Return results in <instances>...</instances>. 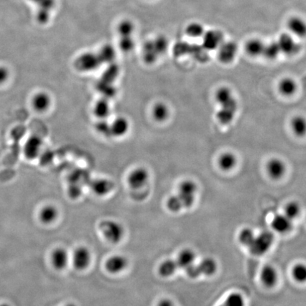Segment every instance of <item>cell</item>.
<instances>
[{
  "mask_svg": "<svg viewBox=\"0 0 306 306\" xmlns=\"http://www.w3.org/2000/svg\"><path fill=\"white\" fill-rule=\"evenodd\" d=\"M114 184L107 179H96L91 184V188L95 194L98 196H105L113 189Z\"/></svg>",
  "mask_w": 306,
  "mask_h": 306,
  "instance_id": "23",
  "label": "cell"
},
{
  "mask_svg": "<svg viewBox=\"0 0 306 306\" xmlns=\"http://www.w3.org/2000/svg\"><path fill=\"white\" fill-rule=\"evenodd\" d=\"M58 215H59V212L55 206H44L40 211L39 220L43 224L50 225L57 220Z\"/></svg>",
  "mask_w": 306,
  "mask_h": 306,
  "instance_id": "20",
  "label": "cell"
},
{
  "mask_svg": "<svg viewBox=\"0 0 306 306\" xmlns=\"http://www.w3.org/2000/svg\"><path fill=\"white\" fill-rule=\"evenodd\" d=\"M255 233L250 228H244L239 234V240L243 245L248 247L255 238Z\"/></svg>",
  "mask_w": 306,
  "mask_h": 306,
  "instance_id": "36",
  "label": "cell"
},
{
  "mask_svg": "<svg viewBox=\"0 0 306 306\" xmlns=\"http://www.w3.org/2000/svg\"><path fill=\"white\" fill-rule=\"evenodd\" d=\"M217 263L214 259L205 258L199 263L193 264L185 270L186 275L191 279H197L202 275L212 276L217 270Z\"/></svg>",
  "mask_w": 306,
  "mask_h": 306,
  "instance_id": "4",
  "label": "cell"
},
{
  "mask_svg": "<svg viewBox=\"0 0 306 306\" xmlns=\"http://www.w3.org/2000/svg\"><path fill=\"white\" fill-rule=\"evenodd\" d=\"M265 43L258 39L249 40L245 45V51L251 57H259L263 55Z\"/></svg>",
  "mask_w": 306,
  "mask_h": 306,
  "instance_id": "24",
  "label": "cell"
},
{
  "mask_svg": "<svg viewBox=\"0 0 306 306\" xmlns=\"http://www.w3.org/2000/svg\"><path fill=\"white\" fill-rule=\"evenodd\" d=\"M286 167L284 162L279 158H271L267 165V172L273 179H279L286 173Z\"/></svg>",
  "mask_w": 306,
  "mask_h": 306,
  "instance_id": "17",
  "label": "cell"
},
{
  "mask_svg": "<svg viewBox=\"0 0 306 306\" xmlns=\"http://www.w3.org/2000/svg\"><path fill=\"white\" fill-rule=\"evenodd\" d=\"M37 6V20L39 23L46 24L49 20L55 8V0H32Z\"/></svg>",
  "mask_w": 306,
  "mask_h": 306,
  "instance_id": "13",
  "label": "cell"
},
{
  "mask_svg": "<svg viewBox=\"0 0 306 306\" xmlns=\"http://www.w3.org/2000/svg\"><path fill=\"white\" fill-rule=\"evenodd\" d=\"M203 38L202 46L206 51H214L217 50L221 43L224 42V35L219 30H210L205 32Z\"/></svg>",
  "mask_w": 306,
  "mask_h": 306,
  "instance_id": "12",
  "label": "cell"
},
{
  "mask_svg": "<svg viewBox=\"0 0 306 306\" xmlns=\"http://www.w3.org/2000/svg\"><path fill=\"white\" fill-rule=\"evenodd\" d=\"M292 275L295 281L300 283L306 281V265L303 264H298L292 269Z\"/></svg>",
  "mask_w": 306,
  "mask_h": 306,
  "instance_id": "33",
  "label": "cell"
},
{
  "mask_svg": "<svg viewBox=\"0 0 306 306\" xmlns=\"http://www.w3.org/2000/svg\"><path fill=\"white\" fill-rule=\"evenodd\" d=\"M157 306H176L172 300L169 298H162L158 302Z\"/></svg>",
  "mask_w": 306,
  "mask_h": 306,
  "instance_id": "40",
  "label": "cell"
},
{
  "mask_svg": "<svg viewBox=\"0 0 306 306\" xmlns=\"http://www.w3.org/2000/svg\"><path fill=\"white\" fill-rule=\"evenodd\" d=\"M149 178V174L146 169L138 168L130 173L128 177V184L130 187L134 189H139L147 184Z\"/></svg>",
  "mask_w": 306,
  "mask_h": 306,
  "instance_id": "14",
  "label": "cell"
},
{
  "mask_svg": "<svg viewBox=\"0 0 306 306\" xmlns=\"http://www.w3.org/2000/svg\"><path fill=\"white\" fill-rule=\"evenodd\" d=\"M279 92L285 96H290L294 94L297 90L296 82L290 77H286L280 81L279 86Z\"/></svg>",
  "mask_w": 306,
  "mask_h": 306,
  "instance_id": "28",
  "label": "cell"
},
{
  "mask_svg": "<svg viewBox=\"0 0 306 306\" xmlns=\"http://www.w3.org/2000/svg\"><path fill=\"white\" fill-rule=\"evenodd\" d=\"M219 167L224 171H231L236 167L237 157L232 153H225L221 155L218 160Z\"/></svg>",
  "mask_w": 306,
  "mask_h": 306,
  "instance_id": "26",
  "label": "cell"
},
{
  "mask_svg": "<svg viewBox=\"0 0 306 306\" xmlns=\"http://www.w3.org/2000/svg\"><path fill=\"white\" fill-rule=\"evenodd\" d=\"M175 259L178 269L186 270L190 266L195 263L196 254L191 249H184L179 252Z\"/></svg>",
  "mask_w": 306,
  "mask_h": 306,
  "instance_id": "18",
  "label": "cell"
},
{
  "mask_svg": "<svg viewBox=\"0 0 306 306\" xmlns=\"http://www.w3.org/2000/svg\"><path fill=\"white\" fill-rule=\"evenodd\" d=\"M286 24L292 36L301 39L306 37V22L301 17H290Z\"/></svg>",
  "mask_w": 306,
  "mask_h": 306,
  "instance_id": "16",
  "label": "cell"
},
{
  "mask_svg": "<svg viewBox=\"0 0 306 306\" xmlns=\"http://www.w3.org/2000/svg\"><path fill=\"white\" fill-rule=\"evenodd\" d=\"M51 96L46 91H37L31 98V105L33 110L37 113H46L51 108Z\"/></svg>",
  "mask_w": 306,
  "mask_h": 306,
  "instance_id": "9",
  "label": "cell"
},
{
  "mask_svg": "<svg viewBox=\"0 0 306 306\" xmlns=\"http://www.w3.org/2000/svg\"><path fill=\"white\" fill-rule=\"evenodd\" d=\"M109 112H110V107L108 104L105 101L98 102L95 106L94 113L98 117L104 118L108 115Z\"/></svg>",
  "mask_w": 306,
  "mask_h": 306,
  "instance_id": "38",
  "label": "cell"
},
{
  "mask_svg": "<svg viewBox=\"0 0 306 306\" xmlns=\"http://www.w3.org/2000/svg\"><path fill=\"white\" fill-rule=\"evenodd\" d=\"M221 306H245V300L240 293H233L228 295Z\"/></svg>",
  "mask_w": 306,
  "mask_h": 306,
  "instance_id": "34",
  "label": "cell"
},
{
  "mask_svg": "<svg viewBox=\"0 0 306 306\" xmlns=\"http://www.w3.org/2000/svg\"><path fill=\"white\" fill-rule=\"evenodd\" d=\"M63 306H77V305H75L73 302H69V303L65 304V305Z\"/></svg>",
  "mask_w": 306,
  "mask_h": 306,
  "instance_id": "41",
  "label": "cell"
},
{
  "mask_svg": "<svg viewBox=\"0 0 306 306\" xmlns=\"http://www.w3.org/2000/svg\"><path fill=\"white\" fill-rule=\"evenodd\" d=\"M179 270L176 264L175 259H165L158 267V273L160 276L164 278H168L173 276Z\"/></svg>",
  "mask_w": 306,
  "mask_h": 306,
  "instance_id": "25",
  "label": "cell"
},
{
  "mask_svg": "<svg viewBox=\"0 0 306 306\" xmlns=\"http://www.w3.org/2000/svg\"><path fill=\"white\" fill-rule=\"evenodd\" d=\"M43 144V139L39 136L34 135L28 138L23 146L24 157L29 160H36L41 153Z\"/></svg>",
  "mask_w": 306,
  "mask_h": 306,
  "instance_id": "6",
  "label": "cell"
},
{
  "mask_svg": "<svg viewBox=\"0 0 306 306\" xmlns=\"http://www.w3.org/2000/svg\"><path fill=\"white\" fill-rule=\"evenodd\" d=\"M153 115L154 119L157 121V122H164L168 117L169 109L164 104H157V105L154 107Z\"/></svg>",
  "mask_w": 306,
  "mask_h": 306,
  "instance_id": "32",
  "label": "cell"
},
{
  "mask_svg": "<svg viewBox=\"0 0 306 306\" xmlns=\"http://www.w3.org/2000/svg\"><path fill=\"white\" fill-rule=\"evenodd\" d=\"M300 212V206L298 205V203L295 201L290 202L285 207L284 215L292 221L295 218L298 217Z\"/></svg>",
  "mask_w": 306,
  "mask_h": 306,
  "instance_id": "35",
  "label": "cell"
},
{
  "mask_svg": "<svg viewBox=\"0 0 306 306\" xmlns=\"http://www.w3.org/2000/svg\"><path fill=\"white\" fill-rule=\"evenodd\" d=\"M196 191L197 186L193 181H183L178 188L177 194L172 195L167 199V208L172 213L190 208L194 203Z\"/></svg>",
  "mask_w": 306,
  "mask_h": 306,
  "instance_id": "2",
  "label": "cell"
},
{
  "mask_svg": "<svg viewBox=\"0 0 306 306\" xmlns=\"http://www.w3.org/2000/svg\"><path fill=\"white\" fill-rule=\"evenodd\" d=\"M216 101L220 106L216 119L222 125H228L233 122L238 110V103L233 91L227 86H221L216 91Z\"/></svg>",
  "mask_w": 306,
  "mask_h": 306,
  "instance_id": "1",
  "label": "cell"
},
{
  "mask_svg": "<svg viewBox=\"0 0 306 306\" xmlns=\"http://www.w3.org/2000/svg\"><path fill=\"white\" fill-rule=\"evenodd\" d=\"M11 78V71L8 67L0 65V86H5Z\"/></svg>",
  "mask_w": 306,
  "mask_h": 306,
  "instance_id": "39",
  "label": "cell"
},
{
  "mask_svg": "<svg viewBox=\"0 0 306 306\" xmlns=\"http://www.w3.org/2000/svg\"><path fill=\"white\" fill-rule=\"evenodd\" d=\"M101 62L98 55L87 53L81 55L77 63L79 68L83 70H91L97 67Z\"/></svg>",
  "mask_w": 306,
  "mask_h": 306,
  "instance_id": "19",
  "label": "cell"
},
{
  "mask_svg": "<svg viewBox=\"0 0 306 306\" xmlns=\"http://www.w3.org/2000/svg\"><path fill=\"white\" fill-rule=\"evenodd\" d=\"M271 228L277 233H287L291 229L292 221L286 217L284 214L274 216V219L271 221Z\"/></svg>",
  "mask_w": 306,
  "mask_h": 306,
  "instance_id": "21",
  "label": "cell"
},
{
  "mask_svg": "<svg viewBox=\"0 0 306 306\" xmlns=\"http://www.w3.org/2000/svg\"><path fill=\"white\" fill-rule=\"evenodd\" d=\"M274 243V236L269 231L261 233L255 236L251 244L248 246L249 250L252 255L262 256L264 255L272 246Z\"/></svg>",
  "mask_w": 306,
  "mask_h": 306,
  "instance_id": "5",
  "label": "cell"
},
{
  "mask_svg": "<svg viewBox=\"0 0 306 306\" xmlns=\"http://www.w3.org/2000/svg\"><path fill=\"white\" fill-rule=\"evenodd\" d=\"M217 50L219 60L222 63L228 64L236 58L238 46L234 41H224Z\"/></svg>",
  "mask_w": 306,
  "mask_h": 306,
  "instance_id": "10",
  "label": "cell"
},
{
  "mask_svg": "<svg viewBox=\"0 0 306 306\" xmlns=\"http://www.w3.org/2000/svg\"><path fill=\"white\" fill-rule=\"evenodd\" d=\"M91 255L87 247L80 246L77 247L72 256L73 267L78 271L85 270L91 263Z\"/></svg>",
  "mask_w": 306,
  "mask_h": 306,
  "instance_id": "7",
  "label": "cell"
},
{
  "mask_svg": "<svg viewBox=\"0 0 306 306\" xmlns=\"http://www.w3.org/2000/svg\"><path fill=\"white\" fill-rule=\"evenodd\" d=\"M69 259L68 252L63 247H57L52 252L51 264L56 270H64L69 263Z\"/></svg>",
  "mask_w": 306,
  "mask_h": 306,
  "instance_id": "15",
  "label": "cell"
},
{
  "mask_svg": "<svg viewBox=\"0 0 306 306\" xmlns=\"http://www.w3.org/2000/svg\"><path fill=\"white\" fill-rule=\"evenodd\" d=\"M277 272L272 266H265L261 272V281L264 286L273 287L277 281Z\"/></svg>",
  "mask_w": 306,
  "mask_h": 306,
  "instance_id": "22",
  "label": "cell"
},
{
  "mask_svg": "<svg viewBox=\"0 0 306 306\" xmlns=\"http://www.w3.org/2000/svg\"><path fill=\"white\" fill-rule=\"evenodd\" d=\"M129 127V123L125 119L119 118L116 119L111 126V133L115 136H122L126 134Z\"/></svg>",
  "mask_w": 306,
  "mask_h": 306,
  "instance_id": "29",
  "label": "cell"
},
{
  "mask_svg": "<svg viewBox=\"0 0 306 306\" xmlns=\"http://www.w3.org/2000/svg\"><path fill=\"white\" fill-rule=\"evenodd\" d=\"M98 229L105 238L112 244H118L124 236V228L118 221L107 219L98 224Z\"/></svg>",
  "mask_w": 306,
  "mask_h": 306,
  "instance_id": "3",
  "label": "cell"
},
{
  "mask_svg": "<svg viewBox=\"0 0 306 306\" xmlns=\"http://www.w3.org/2000/svg\"><path fill=\"white\" fill-rule=\"evenodd\" d=\"M185 32H186V35L189 37L196 39V38L202 37L206 31L201 24L198 23V22H192L186 27Z\"/></svg>",
  "mask_w": 306,
  "mask_h": 306,
  "instance_id": "30",
  "label": "cell"
},
{
  "mask_svg": "<svg viewBox=\"0 0 306 306\" xmlns=\"http://www.w3.org/2000/svg\"><path fill=\"white\" fill-rule=\"evenodd\" d=\"M290 128L295 136L303 137L306 135V119L302 116H295L290 121Z\"/></svg>",
  "mask_w": 306,
  "mask_h": 306,
  "instance_id": "27",
  "label": "cell"
},
{
  "mask_svg": "<svg viewBox=\"0 0 306 306\" xmlns=\"http://www.w3.org/2000/svg\"><path fill=\"white\" fill-rule=\"evenodd\" d=\"M281 53L277 41H274L265 44L263 55L266 58L269 60H274L279 56Z\"/></svg>",
  "mask_w": 306,
  "mask_h": 306,
  "instance_id": "31",
  "label": "cell"
},
{
  "mask_svg": "<svg viewBox=\"0 0 306 306\" xmlns=\"http://www.w3.org/2000/svg\"><path fill=\"white\" fill-rule=\"evenodd\" d=\"M129 265V260L125 256L115 255L107 259L105 269L110 274H119L125 270Z\"/></svg>",
  "mask_w": 306,
  "mask_h": 306,
  "instance_id": "11",
  "label": "cell"
},
{
  "mask_svg": "<svg viewBox=\"0 0 306 306\" xmlns=\"http://www.w3.org/2000/svg\"><path fill=\"white\" fill-rule=\"evenodd\" d=\"M100 51L101 52H100L98 56H99L100 60H101L102 63L110 62L111 60H113L114 57H115V52H114V50L112 46H105V47L101 48Z\"/></svg>",
  "mask_w": 306,
  "mask_h": 306,
  "instance_id": "37",
  "label": "cell"
},
{
  "mask_svg": "<svg viewBox=\"0 0 306 306\" xmlns=\"http://www.w3.org/2000/svg\"><path fill=\"white\" fill-rule=\"evenodd\" d=\"M0 306H11V305H10V304L5 303V302H4V303L0 304Z\"/></svg>",
  "mask_w": 306,
  "mask_h": 306,
  "instance_id": "42",
  "label": "cell"
},
{
  "mask_svg": "<svg viewBox=\"0 0 306 306\" xmlns=\"http://www.w3.org/2000/svg\"><path fill=\"white\" fill-rule=\"evenodd\" d=\"M281 53L286 55H294L300 51V45L295 41L290 34H281L277 40Z\"/></svg>",
  "mask_w": 306,
  "mask_h": 306,
  "instance_id": "8",
  "label": "cell"
}]
</instances>
